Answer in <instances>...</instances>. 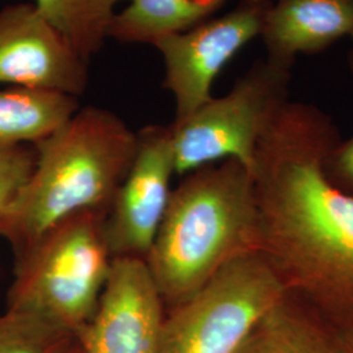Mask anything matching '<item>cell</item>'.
Listing matches in <instances>:
<instances>
[{
  "label": "cell",
  "mask_w": 353,
  "mask_h": 353,
  "mask_svg": "<svg viewBox=\"0 0 353 353\" xmlns=\"http://www.w3.org/2000/svg\"><path fill=\"white\" fill-rule=\"evenodd\" d=\"M353 33V0H272L261 39L265 58L285 68Z\"/></svg>",
  "instance_id": "obj_11"
},
{
  "label": "cell",
  "mask_w": 353,
  "mask_h": 353,
  "mask_svg": "<svg viewBox=\"0 0 353 353\" xmlns=\"http://www.w3.org/2000/svg\"><path fill=\"white\" fill-rule=\"evenodd\" d=\"M137 134L134 161L103 220L114 259L147 261L173 191L176 166L170 126L150 125Z\"/></svg>",
  "instance_id": "obj_8"
},
{
  "label": "cell",
  "mask_w": 353,
  "mask_h": 353,
  "mask_svg": "<svg viewBox=\"0 0 353 353\" xmlns=\"http://www.w3.org/2000/svg\"><path fill=\"white\" fill-rule=\"evenodd\" d=\"M122 0H34L41 13L90 62L109 38Z\"/></svg>",
  "instance_id": "obj_15"
},
{
  "label": "cell",
  "mask_w": 353,
  "mask_h": 353,
  "mask_svg": "<svg viewBox=\"0 0 353 353\" xmlns=\"http://www.w3.org/2000/svg\"><path fill=\"white\" fill-rule=\"evenodd\" d=\"M34 148L32 176L0 212V239L14 258L72 214L108 212L134 161L138 134L113 112L85 106Z\"/></svg>",
  "instance_id": "obj_2"
},
{
  "label": "cell",
  "mask_w": 353,
  "mask_h": 353,
  "mask_svg": "<svg viewBox=\"0 0 353 353\" xmlns=\"http://www.w3.org/2000/svg\"><path fill=\"white\" fill-rule=\"evenodd\" d=\"M105 212L72 214L14 258L6 312L37 316L76 335L94 316L113 267Z\"/></svg>",
  "instance_id": "obj_4"
},
{
  "label": "cell",
  "mask_w": 353,
  "mask_h": 353,
  "mask_svg": "<svg viewBox=\"0 0 353 353\" xmlns=\"http://www.w3.org/2000/svg\"><path fill=\"white\" fill-rule=\"evenodd\" d=\"M350 38L352 39V48H351L350 54H348V65H350V68H351V71L353 72V33L352 36H351Z\"/></svg>",
  "instance_id": "obj_21"
},
{
  "label": "cell",
  "mask_w": 353,
  "mask_h": 353,
  "mask_svg": "<svg viewBox=\"0 0 353 353\" xmlns=\"http://www.w3.org/2000/svg\"><path fill=\"white\" fill-rule=\"evenodd\" d=\"M37 153L30 144H0V212L24 188L36 168Z\"/></svg>",
  "instance_id": "obj_17"
},
{
  "label": "cell",
  "mask_w": 353,
  "mask_h": 353,
  "mask_svg": "<svg viewBox=\"0 0 353 353\" xmlns=\"http://www.w3.org/2000/svg\"><path fill=\"white\" fill-rule=\"evenodd\" d=\"M183 176L145 261L166 312L230 262L259 249L256 192L246 165L230 159Z\"/></svg>",
  "instance_id": "obj_3"
},
{
  "label": "cell",
  "mask_w": 353,
  "mask_h": 353,
  "mask_svg": "<svg viewBox=\"0 0 353 353\" xmlns=\"http://www.w3.org/2000/svg\"><path fill=\"white\" fill-rule=\"evenodd\" d=\"M272 0H241L217 17L159 39L153 46L164 62L163 87L176 102L174 121L211 100L216 77L252 39L261 37Z\"/></svg>",
  "instance_id": "obj_7"
},
{
  "label": "cell",
  "mask_w": 353,
  "mask_h": 353,
  "mask_svg": "<svg viewBox=\"0 0 353 353\" xmlns=\"http://www.w3.org/2000/svg\"><path fill=\"white\" fill-rule=\"evenodd\" d=\"M341 350L343 353H353V331L341 332Z\"/></svg>",
  "instance_id": "obj_19"
},
{
  "label": "cell",
  "mask_w": 353,
  "mask_h": 353,
  "mask_svg": "<svg viewBox=\"0 0 353 353\" xmlns=\"http://www.w3.org/2000/svg\"><path fill=\"white\" fill-rule=\"evenodd\" d=\"M165 305L145 261L117 258L94 316L75 335L80 353H160Z\"/></svg>",
  "instance_id": "obj_10"
},
{
  "label": "cell",
  "mask_w": 353,
  "mask_h": 353,
  "mask_svg": "<svg viewBox=\"0 0 353 353\" xmlns=\"http://www.w3.org/2000/svg\"><path fill=\"white\" fill-rule=\"evenodd\" d=\"M285 293L262 254L240 256L166 312L160 353H234Z\"/></svg>",
  "instance_id": "obj_6"
},
{
  "label": "cell",
  "mask_w": 353,
  "mask_h": 353,
  "mask_svg": "<svg viewBox=\"0 0 353 353\" xmlns=\"http://www.w3.org/2000/svg\"><path fill=\"white\" fill-rule=\"evenodd\" d=\"M75 335L37 316L0 314V353H61Z\"/></svg>",
  "instance_id": "obj_16"
},
{
  "label": "cell",
  "mask_w": 353,
  "mask_h": 353,
  "mask_svg": "<svg viewBox=\"0 0 353 353\" xmlns=\"http://www.w3.org/2000/svg\"><path fill=\"white\" fill-rule=\"evenodd\" d=\"M0 84L80 97L89 84V61L34 3L0 10Z\"/></svg>",
  "instance_id": "obj_9"
},
{
  "label": "cell",
  "mask_w": 353,
  "mask_h": 353,
  "mask_svg": "<svg viewBox=\"0 0 353 353\" xmlns=\"http://www.w3.org/2000/svg\"><path fill=\"white\" fill-rule=\"evenodd\" d=\"M229 0H128L115 13L109 38L121 43H150L185 32L214 17Z\"/></svg>",
  "instance_id": "obj_13"
},
{
  "label": "cell",
  "mask_w": 353,
  "mask_h": 353,
  "mask_svg": "<svg viewBox=\"0 0 353 353\" xmlns=\"http://www.w3.org/2000/svg\"><path fill=\"white\" fill-rule=\"evenodd\" d=\"M326 172L336 186L353 194V137L341 140L330 153Z\"/></svg>",
  "instance_id": "obj_18"
},
{
  "label": "cell",
  "mask_w": 353,
  "mask_h": 353,
  "mask_svg": "<svg viewBox=\"0 0 353 353\" xmlns=\"http://www.w3.org/2000/svg\"><path fill=\"white\" fill-rule=\"evenodd\" d=\"M80 109L79 99L38 89H0V144L34 145Z\"/></svg>",
  "instance_id": "obj_14"
},
{
  "label": "cell",
  "mask_w": 353,
  "mask_h": 353,
  "mask_svg": "<svg viewBox=\"0 0 353 353\" xmlns=\"http://www.w3.org/2000/svg\"><path fill=\"white\" fill-rule=\"evenodd\" d=\"M234 353H343L341 331L300 297L285 293Z\"/></svg>",
  "instance_id": "obj_12"
},
{
  "label": "cell",
  "mask_w": 353,
  "mask_h": 353,
  "mask_svg": "<svg viewBox=\"0 0 353 353\" xmlns=\"http://www.w3.org/2000/svg\"><path fill=\"white\" fill-rule=\"evenodd\" d=\"M332 117L287 102L258 141L252 173L259 211V254L287 293L341 332L353 331V194L328 176L341 141Z\"/></svg>",
  "instance_id": "obj_1"
},
{
  "label": "cell",
  "mask_w": 353,
  "mask_h": 353,
  "mask_svg": "<svg viewBox=\"0 0 353 353\" xmlns=\"http://www.w3.org/2000/svg\"><path fill=\"white\" fill-rule=\"evenodd\" d=\"M290 68L258 59L227 94L169 125L176 174L230 159L252 170L258 141L290 100Z\"/></svg>",
  "instance_id": "obj_5"
},
{
  "label": "cell",
  "mask_w": 353,
  "mask_h": 353,
  "mask_svg": "<svg viewBox=\"0 0 353 353\" xmlns=\"http://www.w3.org/2000/svg\"><path fill=\"white\" fill-rule=\"evenodd\" d=\"M61 353H80L79 351V347H77V344H76V341H74L64 351H62Z\"/></svg>",
  "instance_id": "obj_20"
}]
</instances>
